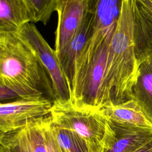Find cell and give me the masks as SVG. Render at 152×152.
Instances as JSON below:
<instances>
[{
	"label": "cell",
	"mask_w": 152,
	"mask_h": 152,
	"mask_svg": "<svg viewBox=\"0 0 152 152\" xmlns=\"http://www.w3.org/2000/svg\"><path fill=\"white\" fill-rule=\"evenodd\" d=\"M0 84L10 99L46 96L54 100L48 72L18 33H0Z\"/></svg>",
	"instance_id": "obj_1"
},
{
	"label": "cell",
	"mask_w": 152,
	"mask_h": 152,
	"mask_svg": "<svg viewBox=\"0 0 152 152\" xmlns=\"http://www.w3.org/2000/svg\"><path fill=\"white\" fill-rule=\"evenodd\" d=\"M135 0H123L121 12L109 48L107 80L113 104L131 99L138 64L134 39Z\"/></svg>",
	"instance_id": "obj_2"
},
{
	"label": "cell",
	"mask_w": 152,
	"mask_h": 152,
	"mask_svg": "<svg viewBox=\"0 0 152 152\" xmlns=\"http://www.w3.org/2000/svg\"><path fill=\"white\" fill-rule=\"evenodd\" d=\"M50 115L56 126L75 132L89 152H108L115 142V132L99 110H81L71 102L53 101Z\"/></svg>",
	"instance_id": "obj_3"
},
{
	"label": "cell",
	"mask_w": 152,
	"mask_h": 152,
	"mask_svg": "<svg viewBox=\"0 0 152 152\" xmlns=\"http://www.w3.org/2000/svg\"><path fill=\"white\" fill-rule=\"evenodd\" d=\"M0 139V152H65L57 139L50 115L1 134Z\"/></svg>",
	"instance_id": "obj_4"
},
{
	"label": "cell",
	"mask_w": 152,
	"mask_h": 152,
	"mask_svg": "<svg viewBox=\"0 0 152 152\" xmlns=\"http://www.w3.org/2000/svg\"><path fill=\"white\" fill-rule=\"evenodd\" d=\"M18 33L36 52L48 72L52 84L53 101L71 102V91L55 50L50 48L33 23L24 25Z\"/></svg>",
	"instance_id": "obj_5"
},
{
	"label": "cell",
	"mask_w": 152,
	"mask_h": 152,
	"mask_svg": "<svg viewBox=\"0 0 152 152\" xmlns=\"http://www.w3.org/2000/svg\"><path fill=\"white\" fill-rule=\"evenodd\" d=\"M52 106L53 101L46 96L1 103V134L16 130L29 121L49 115Z\"/></svg>",
	"instance_id": "obj_6"
},
{
	"label": "cell",
	"mask_w": 152,
	"mask_h": 152,
	"mask_svg": "<svg viewBox=\"0 0 152 152\" xmlns=\"http://www.w3.org/2000/svg\"><path fill=\"white\" fill-rule=\"evenodd\" d=\"M90 0H57L58 16L55 50L58 55L69 44L80 29L89 9Z\"/></svg>",
	"instance_id": "obj_7"
},
{
	"label": "cell",
	"mask_w": 152,
	"mask_h": 152,
	"mask_svg": "<svg viewBox=\"0 0 152 152\" xmlns=\"http://www.w3.org/2000/svg\"><path fill=\"white\" fill-rule=\"evenodd\" d=\"M93 21L94 13L89 1L88 12L80 29L67 47L57 55L71 91L77 71L93 35Z\"/></svg>",
	"instance_id": "obj_8"
},
{
	"label": "cell",
	"mask_w": 152,
	"mask_h": 152,
	"mask_svg": "<svg viewBox=\"0 0 152 152\" xmlns=\"http://www.w3.org/2000/svg\"><path fill=\"white\" fill-rule=\"evenodd\" d=\"M134 39L138 66L152 58V1L135 0Z\"/></svg>",
	"instance_id": "obj_9"
},
{
	"label": "cell",
	"mask_w": 152,
	"mask_h": 152,
	"mask_svg": "<svg viewBox=\"0 0 152 152\" xmlns=\"http://www.w3.org/2000/svg\"><path fill=\"white\" fill-rule=\"evenodd\" d=\"M94 13L93 31L91 41L102 40L115 30L123 0H90Z\"/></svg>",
	"instance_id": "obj_10"
},
{
	"label": "cell",
	"mask_w": 152,
	"mask_h": 152,
	"mask_svg": "<svg viewBox=\"0 0 152 152\" xmlns=\"http://www.w3.org/2000/svg\"><path fill=\"white\" fill-rule=\"evenodd\" d=\"M109 123L115 132L116 141L108 152H135L152 142L151 129Z\"/></svg>",
	"instance_id": "obj_11"
},
{
	"label": "cell",
	"mask_w": 152,
	"mask_h": 152,
	"mask_svg": "<svg viewBox=\"0 0 152 152\" xmlns=\"http://www.w3.org/2000/svg\"><path fill=\"white\" fill-rule=\"evenodd\" d=\"M99 112L110 122L152 129V121L132 99L112 104L100 109Z\"/></svg>",
	"instance_id": "obj_12"
},
{
	"label": "cell",
	"mask_w": 152,
	"mask_h": 152,
	"mask_svg": "<svg viewBox=\"0 0 152 152\" xmlns=\"http://www.w3.org/2000/svg\"><path fill=\"white\" fill-rule=\"evenodd\" d=\"M30 23L33 18L23 0H0V33H18Z\"/></svg>",
	"instance_id": "obj_13"
},
{
	"label": "cell",
	"mask_w": 152,
	"mask_h": 152,
	"mask_svg": "<svg viewBox=\"0 0 152 152\" xmlns=\"http://www.w3.org/2000/svg\"><path fill=\"white\" fill-rule=\"evenodd\" d=\"M131 99L152 121V59H147L139 65Z\"/></svg>",
	"instance_id": "obj_14"
},
{
	"label": "cell",
	"mask_w": 152,
	"mask_h": 152,
	"mask_svg": "<svg viewBox=\"0 0 152 152\" xmlns=\"http://www.w3.org/2000/svg\"><path fill=\"white\" fill-rule=\"evenodd\" d=\"M54 125L58 142L65 151L68 152H89L84 142L75 132L59 127L55 124Z\"/></svg>",
	"instance_id": "obj_15"
},
{
	"label": "cell",
	"mask_w": 152,
	"mask_h": 152,
	"mask_svg": "<svg viewBox=\"0 0 152 152\" xmlns=\"http://www.w3.org/2000/svg\"><path fill=\"white\" fill-rule=\"evenodd\" d=\"M57 0H23L29 9L34 23L46 24L55 11Z\"/></svg>",
	"instance_id": "obj_16"
},
{
	"label": "cell",
	"mask_w": 152,
	"mask_h": 152,
	"mask_svg": "<svg viewBox=\"0 0 152 152\" xmlns=\"http://www.w3.org/2000/svg\"><path fill=\"white\" fill-rule=\"evenodd\" d=\"M135 152H152V142Z\"/></svg>",
	"instance_id": "obj_17"
},
{
	"label": "cell",
	"mask_w": 152,
	"mask_h": 152,
	"mask_svg": "<svg viewBox=\"0 0 152 152\" xmlns=\"http://www.w3.org/2000/svg\"><path fill=\"white\" fill-rule=\"evenodd\" d=\"M65 151V150H64ZM65 152H68V151H65Z\"/></svg>",
	"instance_id": "obj_18"
},
{
	"label": "cell",
	"mask_w": 152,
	"mask_h": 152,
	"mask_svg": "<svg viewBox=\"0 0 152 152\" xmlns=\"http://www.w3.org/2000/svg\"><path fill=\"white\" fill-rule=\"evenodd\" d=\"M150 59H152V58H150Z\"/></svg>",
	"instance_id": "obj_19"
},
{
	"label": "cell",
	"mask_w": 152,
	"mask_h": 152,
	"mask_svg": "<svg viewBox=\"0 0 152 152\" xmlns=\"http://www.w3.org/2000/svg\"><path fill=\"white\" fill-rule=\"evenodd\" d=\"M151 1H152V0H151Z\"/></svg>",
	"instance_id": "obj_20"
}]
</instances>
